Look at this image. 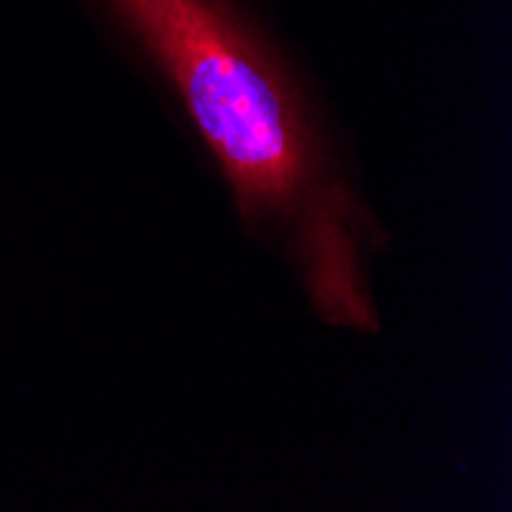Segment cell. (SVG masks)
I'll list each match as a JSON object with an SVG mask.
<instances>
[{
	"mask_svg": "<svg viewBox=\"0 0 512 512\" xmlns=\"http://www.w3.org/2000/svg\"><path fill=\"white\" fill-rule=\"evenodd\" d=\"M224 169L240 212L273 227L322 319L375 329L371 221L304 89L230 0H105Z\"/></svg>",
	"mask_w": 512,
	"mask_h": 512,
	"instance_id": "1",
	"label": "cell"
}]
</instances>
